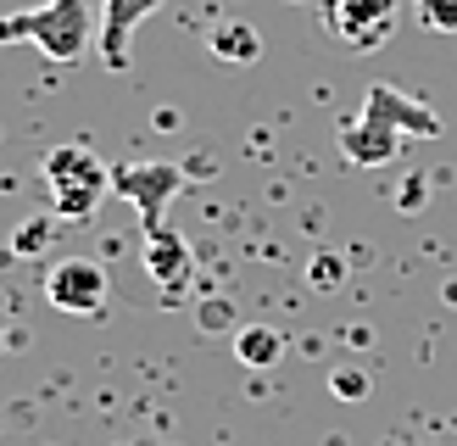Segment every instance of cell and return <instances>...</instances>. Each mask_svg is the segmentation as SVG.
<instances>
[{
  "label": "cell",
  "instance_id": "cell-1",
  "mask_svg": "<svg viewBox=\"0 0 457 446\" xmlns=\"http://www.w3.org/2000/svg\"><path fill=\"white\" fill-rule=\"evenodd\" d=\"M402 134H436V112H424L402 95V89L379 84L369 101H362V112L346 123V134H340V145H346L352 162H385V156L402 151Z\"/></svg>",
  "mask_w": 457,
  "mask_h": 446
},
{
  "label": "cell",
  "instance_id": "cell-2",
  "mask_svg": "<svg viewBox=\"0 0 457 446\" xmlns=\"http://www.w3.org/2000/svg\"><path fill=\"white\" fill-rule=\"evenodd\" d=\"M0 39H29L51 62H79L96 45V12L89 0H45L34 12L0 17Z\"/></svg>",
  "mask_w": 457,
  "mask_h": 446
},
{
  "label": "cell",
  "instance_id": "cell-3",
  "mask_svg": "<svg viewBox=\"0 0 457 446\" xmlns=\"http://www.w3.org/2000/svg\"><path fill=\"white\" fill-rule=\"evenodd\" d=\"M39 173H45V190H51V201H56V218H73V223L96 212L101 195L118 185L112 168L89 145H79V140L73 145H56L51 156H45Z\"/></svg>",
  "mask_w": 457,
  "mask_h": 446
},
{
  "label": "cell",
  "instance_id": "cell-4",
  "mask_svg": "<svg viewBox=\"0 0 457 446\" xmlns=\"http://www.w3.org/2000/svg\"><path fill=\"white\" fill-rule=\"evenodd\" d=\"M318 17L346 56H374L402 29V0H318Z\"/></svg>",
  "mask_w": 457,
  "mask_h": 446
},
{
  "label": "cell",
  "instance_id": "cell-5",
  "mask_svg": "<svg viewBox=\"0 0 457 446\" xmlns=\"http://www.w3.org/2000/svg\"><path fill=\"white\" fill-rule=\"evenodd\" d=\"M106 290H112V279L96 257H62L45 268V301L56 312H73V318H96L106 307Z\"/></svg>",
  "mask_w": 457,
  "mask_h": 446
},
{
  "label": "cell",
  "instance_id": "cell-6",
  "mask_svg": "<svg viewBox=\"0 0 457 446\" xmlns=\"http://www.w3.org/2000/svg\"><path fill=\"white\" fill-rule=\"evenodd\" d=\"M162 6V0H101V62L123 67L129 62V34Z\"/></svg>",
  "mask_w": 457,
  "mask_h": 446
},
{
  "label": "cell",
  "instance_id": "cell-7",
  "mask_svg": "<svg viewBox=\"0 0 457 446\" xmlns=\"http://www.w3.org/2000/svg\"><path fill=\"white\" fill-rule=\"evenodd\" d=\"M118 190L145 207L151 229H168V223H162V195L179 190V168H134V173H118Z\"/></svg>",
  "mask_w": 457,
  "mask_h": 446
},
{
  "label": "cell",
  "instance_id": "cell-8",
  "mask_svg": "<svg viewBox=\"0 0 457 446\" xmlns=\"http://www.w3.org/2000/svg\"><path fill=\"white\" fill-rule=\"evenodd\" d=\"M185 268H190V245L179 240L173 229H151V274L173 290L179 279H185Z\"/></svg>",
  "mask_w": 457,
  "mask_h": 446
},
{
  "label": "cell",
  "instance_id": "cell-9",
  "mask_svg": "<svg viewBox=\"0 0 457 446\" xmlns=\"http://www.w3.org/2000/svg\"><path fill=\"white\" fill-rule=\"evenodd\" d=\"M235 351H240V363L245 368H273L285 357V334L279 329H262V324H245L235 334Z\"/></svg>",
  "mask_w": 457,
  "mask_h": 446
},
{
  "label": "cell",
  "instance_id": "cell-10",
  "mask_svg": "<svg viewBox=\"0 0 457 446\" xmlns=\"http://www.w3.org/2000/svg\"><path fill=\"white\" fill-rule=\"evenodd\" d=\"M212 56H223V62H257L262 39H257V29H245V22H223V29L212 34Z\"/></svg>",
  "mask_w": 457,
  "mask_h": 446
},
{
  "label": "cell",
  "instance_id": "cell-11",
  "mask_svg": "<svg viewBox=\"0 0 457 446\" xmlns=\"http://www.w3.org/2000/svg\"><path fill=\"white\" fill-rule=\"evenodd\" d=\"M413 12L429 34H457V0H413Z\"/></svg>",
  "mask_w": 457,
  "mask_h": 446
},
{
  "label": "cell",
  "instance_id": "cell-12",
  "mask_svg": "<svg viewBox=\"0 0 457 446\" xmlns=\"http://www.w3.org/2000/svg\"><path fill=\"white\" fill-rule=\"evenodd\" d=\"M45 235H51V223H45V218H29V229L17 235V252H39Z\"/></svg>",
  "mask_w": 457,
  "mask_h": 446
},
{
  "label": "cell",
  "instance_id": "cell-13",
  "mask_svg": "<svg viewBox=\"0 0 457 446\" xmlns=\"http://www.w3.org/2000/svg\"><path fill=\"white\" fill-rule=\"evenodd\" d=\"M223 312H228L223 301H207V329H218V324H223Z\"/></svg>",
  "mask_w": 457,
  "mask_h": 446
}]
</instances>
